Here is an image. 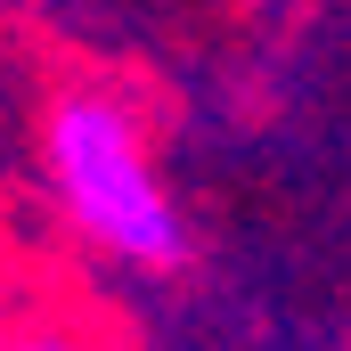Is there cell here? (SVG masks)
Returning <instances> with one entry per match:
<instances>
[{"label": "cell", "instance_id": "3957f363", "mask_svg": "<svg viewBox=\"0 0 351 351\" xmlns=\"http://www.w3.org/2000/svg\"><path fill=\"white\" fill-rule=\"evenodd\" d=\"M33 294H25V278L8 269V254H0V343H8V327H16V311H25Z\"/></svg>", "mask_w": 351, "mask_h": 351}, {"label": "cell", "instance_id": "7a4b0ae2", "mask_svg": "<svg viewBox=\"0 0 351 351\" xmlns=\"http://www.w3.org/2000/svg\"><path fill=\"white\" fill-rule=\"evenodd\" d=\"M0 351H123V335H114L90 302L49 294V302H25V311H16V327H8Z\"/></svg>", "mask_w": 351, "mask_h": 351}, {"label": "cell", "instance_id": "6da1fadb", "mask_svg": "<svg viewBox=\"0 0 351 351\" xmlns=\"http://www.w3.org/2000/svg\"><path fill=\"white\" fill-rule=\"evenodd\" d=\"M41 164L49 188L106 262L131 269H180L188 262V213H180L172 180L156 172V139L147 114L106 82H66L41 106Z\"/></svg>", "mask_w": 351, "mask_h": 351}]
</instances>
